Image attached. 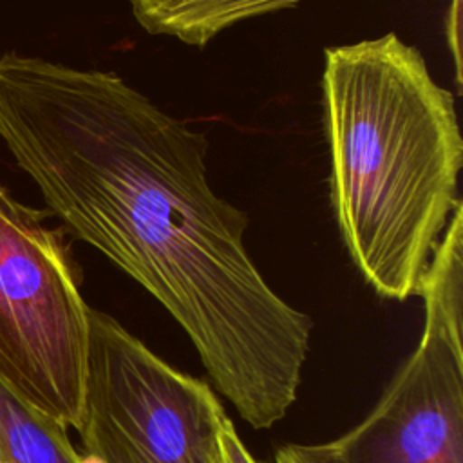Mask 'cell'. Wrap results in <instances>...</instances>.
Masks as SVG:
<instances>
[{
	"instance_id": "1",
	"label": "cell",
	"mask_w": 463,
	"mask_h": 463,
	"mask_svg": "<svg viewBox=\"0 0 463 463\" xmlns=\"http://www.w3.org/2000/svg\"><path fill=\"white\" fill-rule=\"evenodd\" d=\"M0 139L65 232L181 324L251 427L286 416L313 322L269 288L250 257L246 212L210 186L204 132L116 72L7 51Z\"/></svg>"
},
{
	"instance_id": "2",
	"label": "cell",
	"mask_w": 463,
	"mask_h": 463,
	"mask_svg": "<svg viewBox=\"0 0 463 463\" xmlns=\"http://www.w3.org/2000/svg\"><path fill=\"white\" fill-rule=\"evenodd\" d=\"M322 119L329 201L351 260L378 295H420L461 201L454 94L387 33L324 51Z\"/></svg>"
},
{
	"instance_id": "3",
	"label": "cell",
	"mask_w": 463,
	"mask_h": 463,
	"mask_svg": "<svg viewBox=\"0 0 463 463\" xmlns=\"http://www.w3.org/2000/svg\"><path fill=\"white\" fill-rule=\"evenodd\" d=\"M0 181V380L67 429L81 423L90 306L67 232Z\"/></svg>"
},
{
	"instance_id": "4",
	"label": "cell",
	"mask_w": 463,
	"mask_h": 463,
	"mask_svg": "<svg viewBox=\"0 0 463 463\" xmlns=\"http://www.w3.org/2000/svg\"><path fill=\"white\" fill-rule=\"evenodd\" d=\"M463 203L427 266L423 335L374 409L340 438L309 445L318 463H463Z\"/></svg>"
},
{
	"instance_id": "5",
	"label": "cell",
	"mask_w": 463,
	"mask_h": 463,
	"mask_svg": "<svg viewBox=\"0 0 463 463\" xmlns=\"http://www.w3.org/2000/svg\"><path fill=\"white\" fill-rule=\"evenodd\" d=\"M226 418L208 383L179 373L90 307L78 427L85 463H215Z\"/></svg>"
},
{
	"instance_id": "6",
	"label": "cell",
	"mask_w": 463,
	"mask_h": 463,
	"mask_svg": "<svg viewBox=\"0 0 463 463\" xmlns=\"http://www.w3.org/2000/svg\"><path fill=\"white\" fill-rule=\"evenodd\" d=\"M302 0H130L134 20L152 36L206 47L226 29L295 7Z\"/></svg>"
},
{
	"instance_id": "7",
	"label": "cell",
	"mask_w": 463,
	"mask_h": 463,
	"mask_svg": "<svg viewBox=\"0 0 463 463\" xmlns=\"http://www.w3.org/2000/svg\"><path fill=\"white\" fill-rule=\"evenodd\" d=\"M0 463H85L69 429L0 380Z\"/></svg>"
},
{
	"instance_id": "8",
	"label": "cell",
	"mask_w": 463,
	"mask_h": 463,
	"mask_svg": "<svg viewBox=\"0 0 463 463\" xmlns=\"http://www.w3.org/2000/svg\"><path fill=\"white\" fill-rule=\"evenodd\" d=\"M215 463H259L239 438L230 418L224 420L219 432V449Z\"/></svg>"
},
{
	"instance_id": "9",
	"label": "cell",
	"mask_w": 463,
	"mask_h": 463,
	"mask_svg": "<svg viewBox=\"0 0 463 463\" xmlns=\"http://www.w3.org/2000/svg\"><path fill=\"white\" fill-rule=\"evenodd\" d=\"M275 463H318L309 445H286L277 450Z\"/></svg>"
}]
</instances>
